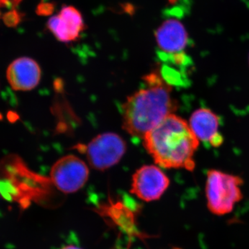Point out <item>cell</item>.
I'll return each instance as SVG.
<instances>
[{
	"instance_id": "cell-1",
	"label": "cell",
	"mask_w": 249,
	"mask_h": 249,
	"mask_svg": "<svg viewBox=\"0 0 249 249\" xmlns=\"http://www.w3.org/2000/svg\"><path fill=\"white\" fill-rule=\"evenodd\" d=\"M145 88L127 97L123 105V128L132 137L143 139L178 108L172 88L157 73L144 78Z\"/></svg>"
},
{
	"instance_id": "cell-2",
	"label": "cell",
	"mask_w": 249,
	"mask_h": 249,
	"mask_svg": "<svg viewBox=\"0 0 249 249\" xmlns=\"http://www.w3.org/2000/svg\"><path fill=\"white\" fill-rule=\"evenodd\" d=\"M143 145L155 163L167 169L193 171L195 153L199 145L186 120L171 114L143 137Z\"/></svg>"
},
{
	"instance_id": "cell-3",
	"label": "cell",
	"mask_w": 249,
	"mask_h": 249,
	"mask_svg": "<svg viewBox=\"0 0 249 249\" xmlns=\"http://www.w3.org/2000/svg\"><path fill=\"white\" fill-rule=\"evenodd\" d=\"M243 183V179L236 175L217 170H209L206 183L209 211L218 216L230 213L243 197L241 191Z\"/></svg>"
},
{
	"instance_id": "cell-4",
	"label": "cell",
	"mask_w": 249,
	"mask_h": 249,
	"mask_svg": "<svg viewBox=\"0 0 249 249\" xmlns=\"http://www.w3.org/2000/svg\"><path fill=\"white\" fill-rule=\"evenodd\" d=\"M126 149V142L120 136L109 132L96 136L84 146L83 151L90 165L103 171L119 163Z\"/></svg>"
},
{
	"instance_id": "cell-5",
	"label": "cell",
	"mask_w": 249,
	"mask_h": 249,
	"mask_svg": "<svg viewBox=\"0 0 249 249\" xmlns=\"http://www.w3.org/2000/svg\"><path fill=\"white\" fill-rule=\"evenodd\" d=\"M88 165L74 155H67L57 160L52 166L50 178L57 189L65 194L79 191L89 178Z\"/></svg>"
},
{
	"instance_id": "cell-6",
	"label": "cell",
	"mask_w": 249,
	"mask_h": 249,
	"mask_svg": "<svg viewBox=\"0 0 249 249\" xmlns=\"http://www.w3.org/2000/svg\"><path fill=\"white\" fill-rule=\"evenodd\" d=\"M170 185V180L155 165H143L132 177L130 192L142 201L158 200Z\"/></svg>"
},
{
	"instance_id": "cell-7",
	"label": "cell",
	"mask_w": 249,
	"mask_h": 249,
	"mask_svg": "<svg viewBox=\"0 0 249 249\" xmlns=\"http://www.w3.org/2000/svg\"><path fill=\"white\" fill-rule=\"evenodd\" d=\"M41 69L34 59L20 57L11 62L6 70L8 83L15 91H28L35 89L41 79Z\"/></svg>"
},
{
	"instance_id": "cell-8",
	"label": "cell",
	"mask_w": 249,
	"mask_h": 249,
	"mask_svg": "<svg viewBox=\"0 0 249 249\" xmlns=\"http://www.w3.org/2000/svg\"><path fill=\"white\" fill-rule=\"evenodd\" d=\"M47 27L58 40L70 42L79 37L84 30V22L78 10L67 6L62 7L58 15L49 19Z\"/></svg>"
},
{
	"instance_id": "cell-9",
	"label": "cell",
	"mask_w": 249,
	"mask_h": 249,
	"mask_svg": "<svg viewBox=\"0 0 249 249\" xmlns=\"http://www.w3.org/2000/svg\"><path fill=\"white\" fill-rule=\"evenodd\" d=\"M160 53L166 55L183 53L188 45V32L182 23L175 18H168L155 32Z\"/></svg>"
},
{
	"instance_id": "cell-10",
	"label": "cell",
	"mask_w": 249,
	"mask_h": 249,
	"mask_svg": "<svg viewBox=\"0 0 249 249\" xmlns=\"http://www.w3.org/2000/svg\"><path fill=\"white\" fill-rule=\"evenodd\" d=\"M189 125L199 141L209 142L211 146H220L224 142L219 132V119L207 108L196 109L190 118Z\"/></svg>"
},
{
	"instance_id": "cell-11",
	"label": "cell",
	"mask_w": 249,
	"mask_h": 249,
	"mask_svg": "<svg viewBox=\"0 0 249 249\" xmlns=\"http://www.w3.org/2000/svg\"><path fill=\"white\" fill-rule=\"evenodd\" d=\"M22 0H0V7H7L14 9Z\"/></svg>"
},
{
	"instance_id": "cell-12",
	"label": "cell",
	"mask_w": 249,
	"mask_h": 249,
	"mask_svg": "<svg viewBox=\"0 0 249 249\" xmlns=\"http://www.w3.org/2000/svg\"><path fill=\"white\" fill-rule=\"evenodd\" d=\"M62 249H81L80 248H78V247H75V246H66V247H64V248H62Z\"/></svg>"
}]
</instances>
